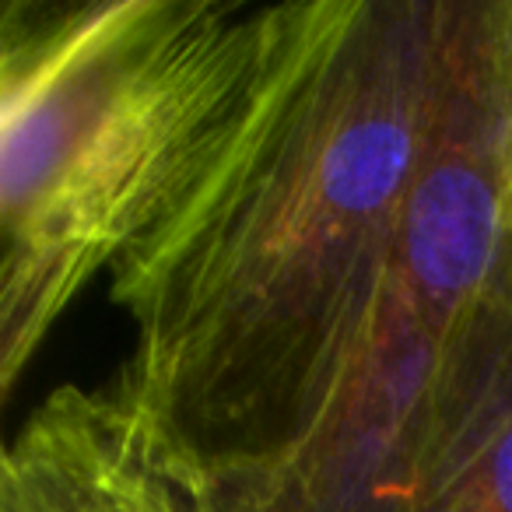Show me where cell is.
I'll return each mask as SVG.
<instances>
[{"instance_id": "6da1fadb", "label": "cell", "mask_w": 512, "mask_h": 512, "mask_svg": "<svg viewBox=\"0 0 512 512\" xmlns=\"http://www.w3.org/2000/svg\"><path fill=\"white\" fill-rule=\"evenodd\" d=\"M449 0H288L246 88L109 295L116 383L211 502L281 456L393 264L442 81Z\"/></svg>"}, {"instance_id": "7a4b0ae2", "label": "cell", "mask_w": 512, "mask_h": 512, "mask_svg": "<svg viewBox=\"0 0 512 512\" xmlns=\"http://www.w3.org/2000/svg\"><path fill=\"white\" fill-rule=\"evenodd\" d=\"M271 4L8 0L0 18V390L162 218L246 88Z\"/></svg>"}, {"instance_id": "3957f363", "label": "cell", "mask_w": 512, "mask_h": 512, "mask_svg": "<svg viewBox=\"0 0 512 512\" xmlns=\"http://www.w3.org/2000/svg\"><path fill=\"white\" fill-rule=\"evenodd\" d=\"M0 512H214L204 474L123 390L67 383L0 463Z\"/></svg>"}, {"instance_id": "277c9868", "label": "cell", "mask_w": 512, "mask_h": 512, "mask_svg": "<svg viewBox=\"0 0 512 512\" xmlns=\"http://www.w3.org/2000/svg\"><path fill=\"white\" fill-rule=\"evenodd\" d=\"M372 512H512V383Z\"/></svg>"}]
</instances>
